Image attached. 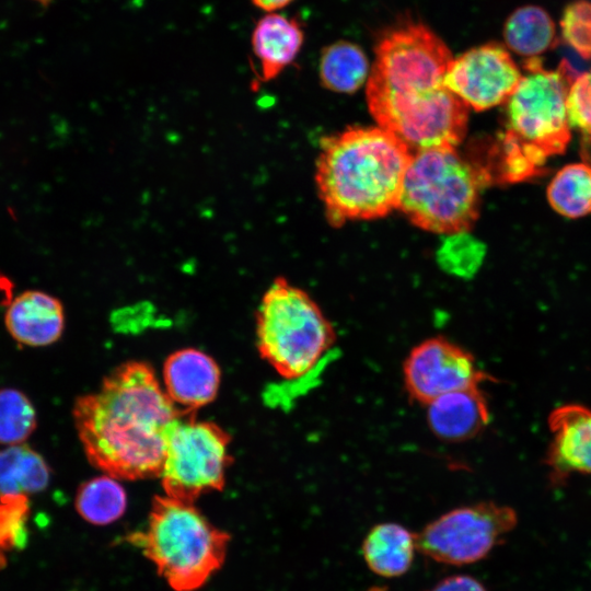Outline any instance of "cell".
<instances>
[{
  "label": "cell",
  "instance_id": "6da1fadb",
  "mask_svg": "<svg viewBox=\"0 0 591 591\" xmlns=\"http://www.w3.org/2000/svg\"><path fill=\"white\" fill-rule=\"evenodd\" d=\"M374 51L366 97L378 126L413 152L456 148L466 134L468 107L444 85L453 59L445 43L409 21L383 33Z\"/></svg>",
  "mask_w": 591,
  "mask_h": 591
},
{
  "label": "cell",
  "instance_id": "7a4b0ae2",
  "mask_svg": "<svg viewBox=\"0 0 591 591\" xmlns=\"http://www.w3.org/2000/svg\"><path fill=\"white\" fill-rule=\"evenodd\" d=\"M179 409L160 386L154 370L141 361L115 368L95 393L77 398L73 419L89 462L116 479L162 474Z\"/></svg>",
  "mask_w": 591,
  "mask_h": 591
},
{
  "label": "cell",
  "instance_id": "3957f363",
  "mask_svg": "<svg viewBox=\"0 0 591 591\" xmlns=\"http://www.w3.org/2000/svg\"><path fill=\"white\" fill-rule=\"evenodd\" d=\"M413 151L381 127H350L321 140L315 183L328 223L373 220L398 209Z\"/></svg>",
  "mask_w": 591,
  "mask_h": 591
},
{
  "label": "cell",
  "instance_id": "277c9868",
  "mask_svg": "<svg viewBox=\"0 0 591 591\" xmlns=\"http://www.w3.org/2000/svg\"><path fill=\"white\" fill-rule=\"evenodd\" d=\"M126 540L154 564L174 591H196L223 565L230 535L194 502L157 495L146 529Z\"/></svg>",
  "mask_w": 591,
  "mask_h": 591
},
{
  "label": "cell",
  "instance_id": "5b68a950",
  "mask_svg": "<svg viewBox=\"0 0 591 591\" xmlns=\"http://www.w3.org/2000/svg\"><path fill=\"white\" fill-rule=\"evenodd\" d=\"M482 170L455 147L413 152L398 209L416 227L434 233L470 231L479 213Z\"/></svg>",
  "mask_w": 591,
  "mask_h": 591
},
{
  "label": "cell",
  "instance_id": "8992f818",
  "mask_svg": "<svg viewBox=\"0 0 591 591\" xmlns=\"http://www.w3.org/2000/svg\"><path fill=\"white\" fill-rule=\"evenodd\" d=\"M256 338L260 357L282 378L297 380L328 354L336 334L308 292L278 277L258 306Z\"/></svg>",
  "mask_w": 591,
  "mask_h": 591
},
{
  "label": "cell",
  "instance_id": "52a82bcc",
  "mask_svg": "<svg viewBox=\"0 0 591 591\" xmlns=\"http://www.w3.org/2000/svg\"><path fill=\"white\" fill-rule=\"evenodd\" d=\"M525 73L506 101V130L541 166L563 153L570 140L567 97L576 80L559 65L545 70L538 57L528 58Z\"/></svg>",
  "mask_w": 591,
  "mask_h": 591
},
{
  "label": "cell",
  "instance_id": "ba28073f",
  "mask_svg": "<svg viewBox=\"0 0 591 591\" xmlns=\"http://www.w3.org/2000/svg\"><path fill=\"white\" fill-rule=\"evenodd\" d=\"M230 441L220 426L196 420L195 412L187 414L169 440L161 474L165 495L194 502L202 494L222 490L232 462Z\"/></svg>",
  "mask_w": 591,
  "mask_h": 591
},
{
  "label": "cell",
  "instance_id": "9c48e42d",
  "mask_svg": "<svg viewBox=\"0 0 591 591\" xmlns=\"http://www.w3.org/2000/svg\"><path fill=\"white\" fill-rule=\"evenodd\" d=\"M518 523L509 506L490 501L451 509L416 533L418 551L431 560L465 566L486 558Z\"/></svg>",
  "mask_w": 591,
  "mask_h": 591
},
{
  "label": "cell",
  "instance_id": "30bf717a",
  "mask_svg": "<svg viewBox=\"0 0 591 591\" xmlns=\"http://www.w3.org/2000/svg\"><path fill=\"white\" fill-rule=\"evenodd\" d=\"M403 379L409 397L427 405L444 394L478 387L487 374L467 350L444 337H431L409 351Z\"/></svg>",
  "mask_w": 591,
  "mask_h": 591
},
{
  "label": "cell",
  "instance_id": "8fae6325",
  "mask_svg": "<svg viewBox=\"0 0 591 591\" xmlns=\"http://www.w3.org/2000/svg\"><path fill=\"white\" fill-rule=\"evenodd\" d=\"M521 76L508 50L489 43L453 57L444 85L467 107L485 111L506 103Z\"/></svg>",
  "mask_w": 591,
  "mask_h": 591
},
{
  "label": "cell",
  "instance_id": "7c38bea8",
  "mask_svg": "<svg viewBox=\"0 0 591 591\" xmlns=\"http://www.w3.org/2000/svg\"><path fill=\"white\" fill-rule=\"evenodd\" d=\"M548 426L552 441L546 464L553 483H564L573 473L591 474V409L560 406L551 413Z\"/></svg>",
  "mask_w": 591,
  "mask_h": 591
},
{
  "label": "cell",
  "instance_id": "4fadbf2b",
  "mask_svg": "<svg viewBox=\"0 0 591 591\" xmlns=\"http://www.w3.org/2000/svg\"><path fill=\"white\" fill-rule=\"evenodd\" d=\"M220 376L215 359L195 348L171 354L163 366L165 393L176 406L190 412L216 398Z\"/></svg>",
  "mask_w": 591,
  "mask_h": 591
},
{
  "label": "cell",
  "instance_id": "5bb4252c",
  "mask_svg": "<svg viewBox=\"0 0 591 591\" xmlns=\"http://www.w3.org/2000/svg\"><path fill=\"white\" fill-rule=\"evenodd\" d=\"M4 324L11 337L30 347L48 346L57 341L65 328L61 302L39 290L16 296L4 313Z\"/></svg>",
  "mask_w": 591,
  "mask_h": 591
},
{
  "label": "cell",
  "instance_id": "9a60e30c",
  "mask_svg": "<svg viewBox=\"0 0 591 591\" xmlns=\"http://www.w3.org/2000/svg\"><path fill=\"white\" fill-rule=\"evenodd\" d=\"M426 406L429 428L444 441L471 439L489 421L487 401L479 386L444 394Z\"/></svg>",
  "mask_w": 591,
  "mask_h": 591
},
{
  "label": "cell",
  "instance_id": "2e32d148",
  "mask_svg": "<svg viewBox=\"0 0 591 591\" xmlns=\"http://www.w3.org/2000/svg\"><path fill=\"white\" fill-rule=\"evenodd\" d=\"M303 39V31L294 20L278 13L264 15L252 34V50L258 61L257 81H269L292 63Z\"/></svg>",
  "mask_w": 591,
  "mask_h": 591
},
{
  "label": "cell",
  "instance_id": "e0dca14e",
  "mask_svg": "<svg viewBox=\"0 0 591 591\" xmlns=\"http://www.w3.org/2000/svg\"><path fill=\"white\" fill-rule=\"evenodd\" d=\"M417 546V535L396 522L373 525L361 544V555L367 567L382 578H398L412 567Z\"/></svg>",
  "mask_w": 591,
  "mask_h": 591
},
{
  "label": "cell",
  "instance_id": "ac0fdd59",
  "mask_svg": "<svg viewBox=\"0 0 591 591\" xmlns=\"http://www.w3.org/2000/svg\"><path fill=\"white\" fill-rule=\"evenodd\" d=\"M50 468L44 457L25 443L0 450V497L33 495L47 488Z\"/></svg>",
  "mask_w": 591,
  "mask_h": 591
},
{
  "label": "cell",
  "instance_id": "d6986e66",
  "mask_svg": "<svg viewBox=\"0 0 591 591\" xmlns=\"http://www.w3.org/2000/svg\"><path fill=\"white\" fill-rule=\"evenodd\" d=\"M320 80L327 90L354 93L367 83L369 60L360 46L348 40H337L326 46L320 57Z\"/></svg>",
  "mask_w": 591,
  "mask_h": 591
},
{
  "label": "cell",
  "instance_id": "ffe728a7",
  "mask_svg": "<svg viewBox=\"0 0 591 591\" xmlns=\"http://www.w3.org/2000/svg\"><path fill=\"white\" fill-rule=\"evenodd\" d=\"M507 46L515 54L535 58L556 44V28L549 14L536 5H524L511 13L503 27Z\"/></svg>",
  "mask_w": 591,
  "mask_h": 591
},
{
  "label": "cell",
  "instance_id": "44dd1931",
  "mask_svg": "<svg viewBox=\"0 0 591 591\" xmlns=\"http://www.w3.org/2000/svg\"><path fill=\"white\" fill-rule=\"evenodd\" d=\"M74 507L81 518L105 525L118 520L127 508V495L116 478L105 475L84 482L77 490Z\"/></svg>",
  "mask_w": 591,
  "mask_h": 591
},
{
  "label": "cell",
  "instance_id": "7402d4cb",
  "mask_svg": "<svg viewBox=\"0 0 591 591\" xmlns=\"http://www.w3.org/2000/svg\"><path fill=\"white\" fill-rule=\"evenodd\" d=\"M547 200L567 218L591 213V166L580 162L561 167L547 186Z\"/></svg>",
  "mask_w": 591,
  "mask_h": 591
},
{
  "label": "cell",
  "instance_id": "603a6c76",
  "mask_svg": "<svg viewBox=\"0 0 591 591\" xmlns=\"http://www.w3.org/2000/svg\"><path fill=\"white\" fill-rule=\"evenodd\" d=\"M486 252L484 242L470 231H461L443 235L436 252V259L445 273L470 279L482 267Z\"/></svg>",
  "mask_w": 591,
  "mask_h": 591
},
{
  "label": "cell",
  "instance_id": "cb8c5ba5",
  "mask_svg": "<svg viewBox=\"0 0 591 591\" xmlns=\"http://www.w3.org/2000/svg\"><path fill=\"white\" fill-rule=\"evenodd\" d=\"M37 425L30 398L15 389L0 390V444L24 443Z\"/></svg>",
  "mask_w": 591,
  "mask_h": 591
},
{
  "label": "cell",
  "instance_id": "d4e9b609",
  "mask_svg": "<svg viewBox=\"0 0 591 591\" xmlns=\"http://www.w3.org/2000/svg\"><path fill=\"white\" fill-rule=\"evenodd\" d=\"M30 500L24 495L0 497V548L4 555L25 546Z\"/></svg>",
  "mask_w": 591,
  "mask_h": 591
},
{
  "label": "cell",
  "instance_id": "484cf974",
  "mask_svg": "<svg viewBox=\"0 0 591 591\" xmlns=\"http://www.w3.org/2000/svg\"><path fill=\"white\" fill-rule=\"evenodd\" d=\"M560 28L565 43L583 59H591V2L578 0L568 4Z\"/></svg>",
  "mask_w": 591,
  "mask_h": 591
},
{
  "label": "cell",
  "instance_id": "4316f807",
  "mask_svg": "<svg viewBox=\"0 0 591 591\" xmlns=\"http://www.w3.org/2000/svg\"><path fill=\"white\" fill-rule=\"evenodd\" d=\"M567 114L570 127L591 138V70L572 82L567 97Z\"/></svg>",
  "mask_w": 591,
  "mask_h": 591
},
{
  "label": "cell",
  "instance_id": "83f0119b",
  "mask_svg": "<svg viewBox=\"0 0 591 591\" xmlns=\"http://www.w3.org/2000/svg\"><path fill=\"white\" fill-rule=\"evenodd\" d=\"M426 591H488L476 578L468 575H452L439 580Z\"/></svg>",
  "mask_w": 591,
  "mask_h": 591
},
{
  "label": "cell",
  "instance_id": "f1b7e54d",
  "mask_svg": "<svg viewBox=\"0 0 591 591\" xmlns=\"http://www.w3.org/2000/svg\"><path fill=\"white\" fill-rule=\"evenodd\" d=\"M259 9L273 12L288 5L292 0H252Z\"/></svg>",
  "mask_w": 591,
  "mask_h": 591
},
{
  "label": "cell",
  "instance_id": "f546056e",
  "mask_svg": "<svg viewBox=\"0 0 591 591\" xmlns=\"http://www.w3.org/2000/svg\"><path fill=\"white\" fill-rule=\"evenodd\" d=\"M5 556H7V555H4V554L2 553V551H1V548H0V568L3 567V566L5 565V561H7V560H5Z\"/></svg>",
  "mask_w": 591,
  "mask_h": 591
},
{
  "label": "cell",
  "instance_id": "4dcf8cb0",
  "mask_svg": "<svg viewBox=\"0 0 591 591\" xmlns=\"http://www.w3.org/2000/svg\"><path fill=\"white\" fill-rule=\"evenodd\" d=\"M36 1L46 5V4H49L51 0H36Z\"/></svg>",
  "mask_w": 591,
  "mask_h": 591
}]
</instances>
